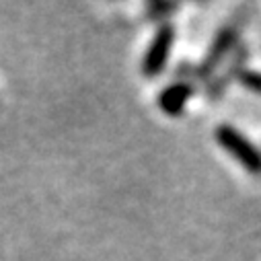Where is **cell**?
<instances>
[{
	"instance_id": "5b68a950",
	"label": "cell",
	"mask_w": 261,
	"mask_h": 261,
	"mask_svg": "<svg viewBox=\"0 0 261 261\" xmlns=\"http://www.w3.org/2000/svg\"><path fill=\"white\" fill-rule=\"evenodd\" d=\"M241 81H243V85H247V87H251L255 93L259 91V79H257V74H249V72H245L243 76H241Z\"/></svg>"
},
{
	"instance_id": "6da1fadb",
	"label": "cell",
	"mask_w": 261,
	"mask_h": 261,
	"mask_svg": "<svg viewBox=\"0 0 261 261\" xmlns=\"http://www.w3.org/2000/svg\"><path fill=\"white\" fill-rule=\"evenodd\" d=\"M216 138H218V142L222 144V148L228 150L247 171L255 173V171L259 169V154H257L255 146H253L245 136H241L234 127H230V125H220L218 132H216Z\"/></svg>"
},
{
	"instance_id": "3957f363",
	"label": "cell",
	"mask_w": 261,
	"mask_h": 261,
	"mask_svg": "<svg viewBox=\"0 0 261 261\" xmlns=\"http://www.w3.org/2000/svg\"><path fill=\"white\" fill-rule=\"evenodd\" d=\"M191 87L189 85H185V83H175V85H171V87H167L163 93H161V97H159V107L165 111V113H169V115H177V113H181V109L185 107V103H187V99L191 97Z\"/></svg>"
},
{
	"instance_id": "277c9868",
	"label": "cell",
	"mask_w": 261,
	"mask_h": 261,
	"mask_svg": "<svg viewBox=\"0 0 261 261\" xmlns=\"http://www.w3.org/2000/svg\"><path fill=\"white\" fill-rule=\"evenodd\" d=\"M234 39H237V31H234V29H222V31H220V35L216 37V41H214V45H212L210 56H208L206 62H204V70H208V68L214 66V64L232 47Z\"/></svg>"
},
{
	"instance_id": "7a4b0ae2",
	"label": "cell",
	"mask_w": 261,
	"mask_h": 261,
	"mask_svg": "<svg viewBox=\"0 0 261 261\" xmlns=\"http://www.w3.org/2000/svg\"><path fill=\"white\" fill-rule=\"evenodd\" d=\"M173 27L171 25H163L156 33V37L152 39L146 56H144V64H142V72L146 76H156L169 60L171 54V45H173Z\"/></svg>"
}]
</instances>
